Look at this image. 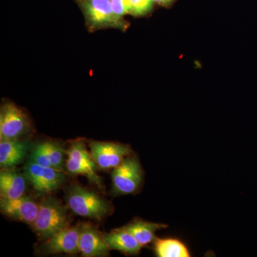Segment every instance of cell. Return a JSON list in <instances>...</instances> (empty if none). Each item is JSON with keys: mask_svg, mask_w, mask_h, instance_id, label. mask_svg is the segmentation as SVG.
Listing matches in <instances>:
<instances>
[{"mask_svg": "<svg viewBox=\"0 0 257 257\" xmlns=\"http://www.w3.org/2000/svg\"><path fill=\"white\" fill-rule=\"evenodd\" d=\"M89 31L116 29L125 31L130 24L115 14L111 0H77Z\"/></svg>", "mask_w": 257, "mask_h": 257, "instance_id": "1", "label": "cell"}, {"mask_svg": "<svg viewBox=\"0 0 257 257\" xmlns=\"http://www.w3.org/2000/svg\"><path fill=\"white\" fill-rule=\"evenodd\" d=\"M69 218L63 204L52 197L45 198L39 204V210L32 227L41 239L47 240L69 227Z\"/></svg>", "mask_w": 257, "mask_h": 257, "instance_id": "2", "label": "cell"}, {"mask_svg": "<svg viewBox=\"0 0 257 257\" xmlns=\"http://www.w3.org/2000/svg\"><path fill=\"white\" fill-rule=\"evenodd\" d=\"M66 199L69 209L77 215L84 217L100 221L110 211L106 201L95 193L83 188L78 184L71 186Z\"/></svg>", "mask_w": 257, "mask_h": 257, "instance_id": "3", "label": "cell"}, {"mask_svg": "<svg viewBox=\"0 0 257 257\" xmlns=\"http://www.w3.org/2000/svg\"><path fill=\"white\" fill-rule=\"evenodd\" d=\"M144 172L138 157H126L111 172L112 192L116 195H126L138 192L143 183Z\"/></svg>", "mask_w": 257, "mask_h": 257, "instance_id": "4", "label": "cell"}, {"mask_svg": "<svg viewBox=\"0 0 257 257\" xmlns=\"http://www.w3.org/2000/svg\"><path fill=\"white\" fill-rule=\"evenodd\" d=\"M66 154L67 155L66 167L69 174L85 176L91 182L102 189L101 178L96 173L97 166L82 142L72 143Z\"/></svg>", "mask_w": 257, "mask_h": 257, "instance_id": "5", "label": "cell"}, {"mask_svg": "<svg viewBox=\"0 0 257 257\" xmlns=\"http://www.w3.org/2000/svg\"><path fill=\"white\" fill-rule=\"evenodd\" d=\"M25 175L34 189L42 194L57 190L66 179L62 170L38 165L31 160L25 166Z\"/></svg>", "mask_w": 257, "mask_h": 257, "instance_id": "6", "label": "cell"}, {"mask_svg": "<svg viewBox=\"0 0 257 257\" xmlns=\"http://www.w3.org/2000/svg\"><path fill=\"white\" fill-rule=\"evenodd\" d=\"M30 130L28 116L18 106L8 102L0 110V140H17Z\"/></svg>", "mask_w": 257, "mask_h": 257, "instance_id": "7", "label": "cell"}, {"mask_svg": "<svg viewBox=\"0 0 257 257\" xmlns=\"http://www.w3.org/2000/svg\"><path fill=\"white\" fill-rule=\"evenodd\" d=\"M89 147L93 160L103 170L114 169L133 153L131 147L122 144L92 141Z\"/></svg>", "mask_w": 257, "mask_h": 257, "instance_id": "8", "label": "cell"}, {"mask_svg": "<svg viewBox=\"0 0 257 257\" xmlns=\"http://www.w3.org/2000/svg\"><path fill=\"white\" fill-rule=\"evenodd\" d=\"M80 224L67 227L52 236L39 248L44 254L65 253L74 254L79 252V238Z\"/></svg>", "mask_w": 257, "mask_h": 257, "instance_id": "9", "label": "cell"}, {"mask_svg": "<svg viewBox=\"0 0 257 257\" xmlns=\"http://www.w3.org/2000/svg\"><path fill=\"white\" fill-rule=\"evenodd\" d=\"M0 209L5 215L32 226L38 213L39 204L32 198L27 196L16 199L1 197Z\"/></svg>", "mask_w": 257, "mask_h": 257, "instance_id": "10", "label": "cell"}, {"mask_svg": "<svg viewBox=\"0 0 257 257\" xmlns=\"http://www.w3.org/2000/svg\"><path fill=\"white\" fill-rule=\"evenodd\" d=\"M79 248L83 256H106L109 254V248L103 234L89 223L80 224Z\"/></svg>", "mask_w": 257, "mask_h": 257, "instance_id": "11", "label": "cell"}, {"mask_svg": "<svg viewBox=\"0 0 257 257\" xmlns=\"http://www.w3.org/2000/svg\"><path fill=\"white\" fill-rule=\"evenodd\" d=\"M30 160L38 165L62 170L64 164V151L57 144L44 142L34 147L30 155Z\"/></svg>", "mask_w": 257, "mask_h": 257, "instance_id": "12", "label": "cell"}, {"mask_svg": "<svg viewBox=\"0 0 257 257\" xmlns=\"http://www.w3.org/2000/svg\"><path fill=\"white\" fill-rule=\"evenodd\" d=\"M28 141L17 140H0V166L11 168L23 162L29 150Z\"/></svg>", "mask_w": 257, "mask_h": 257, "instance_id": "13", "label": "cell"}, {"mask_svg": "<svg viewBox=\"0 0 257 257\" xmlns=\"http://www.w3.org/2000/svg\"><path fill=\"white\" fill-rule=\"evenodd\" d=\"M26 177L13 169L4 168L0 172V195L6 199H16L24 195Z\"/></svg>", "mask_w": 257, "mask_h": 257, "instance_id": "14", "label": "cell"}, {"mask_svg": "<svg viewBox=\"0 0 257 257\" xmlns=\"http://www.w3.org/2000/svg\"><path fill=\"white\" fill-rule=\"evenodd\" d=\"M109 249L116 250L128 255H136L141 251L143 246L127 231L121 228L103 234Z\"/></svg>", "mask_w": 257, "mask_h": 257, "instance_id": "15", "label": "cell"}, {"mask_svg": "<svg viewBox=\"0 0 257 257\" xmlns=\"http://www.w3.org/2000/svg\"><path fill=\"white\" fill-rule=\"evenodd\" d=\"M167 227L168 225L150 222L143 219H135L121 227V229L133 235L137 241L144 246L155 241L157 238L155 236L157 231Z\"/></svg>", "mask_w": 257, "mask_h": 257, "instance_id": "16", "label": "cell"}, {"mask_svg": "<svg viewBox=\"0 0 257 257\" xmlns=\"http://www.w3.org/2000/svg\"><path fill=\"white\" fill-rule=\"evenodd\" d=\"M155 252L158 257H190L188 246L177 238H156Z\"/></svg>", "mask_w": 257, "mask_h": 257, "instance_id": "17", "label": "cell"}, {"mask_svg": "<svg viewBox=\"0 0 257 257\" xmlns=\"http://www.w3.org/2000/svg\"><path fill=\"white\" fill-rule=\"evenodd\" d=\"M154 0H130V15L143 17L150 14L154 9Z\"/></svg>", "mask_w": 257, "mask_h": 257, "instance_id": "18", "label": "cell"}, {"mask_svg": "<svg viewBox=\"0 0 257 257\" xmlns=\"http://www.w3.org/2000/svg\"><path fill=\"white\" fill-rule=\"evenodd\" d=\"M111 7L115 14L119 18H124L130 15V0H111Z\"/></svg>", "mask_w": 257, "mask_h": 257, "instance_id": "19", "label": "cell"}, {"mask_svg": "<svg viewBox=\"0 0 257 257\" xmlns=\"http://www.w3.org/2000/svg\"><path fill=\"white\" fill-rule=\"evenodd\" d=\"M155 3H157L160 6L165 7V8H170L177 0H154Z\"/></svg>", "mask_w": 257, "mask_h": 257, "instance_id": "20", "label": "cell"}]
</instances>
